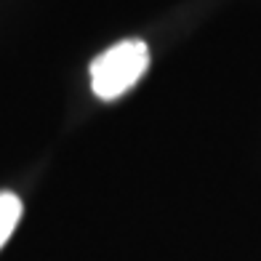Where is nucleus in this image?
Wrapping results in <instances>:
<instances>
[{
    "instance_id": "1",
    "label": "nucleus",
    "mask_w": 261,
    "mask_h": 261,
    "mask_svg": "<svg viewBox=\"0 0 261 261\" xmlns=\"http://www.w3.org/2000/svg\"><path fill=\"white\" fill-rule=\"evenodd\" d=\"M149 67V48L144 40H120L112 48L99 54L91 64V86L93 93L104 101L123 96L134 88Z\"/></svg>"
},
{
    "instance_id": "2",
    "label": "nucleus",
    "mask_w": 261,
    "mask_h": 261,
    "mask_svg": "<svg viewBox=\"0 0 261 261\" xmlns=\"http://www.w3.org/2000/svg\"><path fill=\"white\" fill-rule=\"evenodd\" d=\"M21 219V200L11 192H0V248L6 245L11 232Z\"/></svg>"
}]
</instances>
